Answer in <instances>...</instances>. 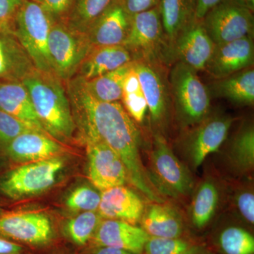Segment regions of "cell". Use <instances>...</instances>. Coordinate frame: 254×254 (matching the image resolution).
Segmentation results:
<instances>
[{
	"label": "cell",
	"mask_w": 254,
	"mask_h": 254,
	"mask_svg": "<svg viewBox=\"0 0 254 254\" xmlns=\"http://www.w3.org/2000/svg\"><path fill=\"white\" fill-rule=\"evenodd\" d=\"M21 82L47 134L63 144L71 141L76 125L64 82L54 73L36 68Z\"/></svg>",
	"instance_id": "2"
},
{
	"label": "cell",
	"mask_w": 254,
	"mask_h": 254,
	"mask_svg": "<svg viewBox=\"0 0 254 254\" xmlns=\"http://www.w3.org/2000/svg\"><path fill=\"white\" fill-rule=\"evenodd\" d=\"M133 63L132 61L118 69L88 81L83 79L87 91L100 101L106 103L121 101L124 83L133 66Z\"/></svg>",
	"instance_id": "29"
},
{
	"label": "cell",
	"mask_w": 254,
	"mask_h": 254,
	"mask_svg": "<svg viewBox=\"0 0 254 254\" xmlns=\"http://www.w3.org/2000/svg\"><path fill=\"white\" fill-rule=\"evenodd\" d=\"M227 161L232 171L247 175L254 167V128L245 123L232 137L227 152Z\"/></svg>",
	"instance_id": "27"
},
{
	"label": "cell",
	"mask_w": 254,
	"mask_h": 254,
	"mask_svg": "<svg viewBox=\"0 0 254 254\" xmlns=\"http://www.w3.org/2000/svg\"><path fill=\"white\" fill-rule=\"evenodd\" d=\"M169 89L181 126H193L208 116L210 95L195 70L177 62L170 71Z\"/></svg>",
	"instance_id": "4"
},
{
	"label": "cell",
	"mask_w": 254,
	"mask_h": 254,
	"mask_svg": "<svg viewBox=\"0 0 254 254\" xmlns=\"http://www.w3.org/2000/svg\"><path fill=\"white\" fill-rule=\"evenodd\" d=\"M101 191L94 187L81 185L75 187L66 195L65 205L73 212L98 211Z\"/></svg>",
	"instance_id": "34"
},
{
	"label": "cell",
	"mask_w": 254,
	"mask_h": 254,
	"mask_svg": "<svg viewBox=\"0 0 254 254\" xmlns=\"http://www.w3.org/2000/svg\"><path fill=\"white\" fill-rule=\"evenodd\" d=\"M193 192L190 221L192 229L200 233L210 226L215 218L220 203L221 191L215 179L205 177Z\"/></svg>",
	"instance_id": "21"
},
{
	"label": "cell",
	"mask_w": 254,
	"mask_h": 254,
	"mask_svg": "<svg viewBox=\"0 0 254 254\" xmlns=\"http://www.w3.org/2000/svg\"><path fill=\"white\" fill-rule=\"evenodd\" d=\"M26 254H41L33 253V252H29V251H28V252H26Z\"/></svg>",
	"instance_id": "45"
},
{
	"label": "cell",
	"mask_w": 254,
	"mask_h": 254,
	"mask_svg": "<svg viewBox=\"0 0 254 254\" xmlns=\"http://www.w3.org/2000/svg\"><path fill=\"white\" fill-rule=\"evenodd\" d=\"M133 68L144 93L152 126L155 133H161L170 116L171 102L169 86L151 63L136 60L133 61Z\"/></svg>",
	"instance_id": "12"
},
{
	"label": "cell",
	"mask_w": 254,
	"mask_h": 254,
	"mask_svg": "<svg viewBox=\"0 0 254 254\" xmlns=\"http://www.w3.org/2000/svg\"><path fill=\"white\" fill-rule=\"evenodd\" d=\"M88 158V176L92 185L102 191L123 186L128 182L125 165L118 155L104 143L84 141Z\"/></svg>",
	"instance_id": "13"
},
{
	"label": "cell",
	"mask_w": 254,
	"mask_h": 254,
	"mask_svg": "<svg viewBox=\"0 0 254 254\" xmlns=\"http://www.w3.org/2000/svg\"><path fill=\"white\" fill-rule=\"evenodd\" d=\"M64 167L63 155L23 164L0 177V192L12 200L41 194L55 185Z\"/></svg>",
	"instance_id": "7"
},
{
	"label": "cell",
	"mask_w": 254,
	"mask_h": 254,
	"mask_svg": "<svg viewBox=\"0 0 254 254\" xmlns=\"http://www.w3.org/2000/svg\"><path fill=\"white\" fill-rule=\"evenodd\" d=\"M0 236L39 254L60 245L52 218L41 210H17L0 213Z\"/></svg>",
	"instance_id": "3"
},
{
	"label": "cell",
	"mask_w": 254,
	"mask_h": 254,
	"mask_svg": "<svg viewBox=\"0 0 254 254\" xmlns=\"http://www.w3.org/2000/svg\"><path fill=\"white\" fill-rule=\"evenodd\" d=\"M205 245L216 254H254L253 234L238 225L220 229Z\"/></svg>",
	"instance_id": "28"
},
{
	"label": "cell",
	"mask_w": 254,
	"mask_h": 254,
	"mask_svg": "<svg viewBox=\"0 0 254 254\" xmlns=\"http://www.w3.org/2000/svg\"><path fill=\"white\" fill-rule=\"evenodd\" d=\"M139 223L140 227L151 237L179 238L193 236L187 230L178 212L163 203H152L145 207Z\"/></svg>",
	"instance_id": "20"
},
{
	"label": "cell",
	"mask_w": 254,
	"mask_h": 254,
	"mask_svg": "<svg viewBox=\"0 0 254 254\" xmlns=\"http://www.w3.org/2000/svg\"><path fill=\"white\" fill-rule=\"evenodd\" d=\"M132 16L119 0H113L86 35L93 47L123 46L129 33Z\"/></svg>",
	"instance_id": "16"
},
{
	"label": "cell",
	"mask_w": 254,
	"mask_h": 254,
	"mask_svg": "<svg viewBox=\"0 0 254 254\" xmlns=\"http://www.w3.org/2000/svg\"><path fill=\"white\" fill-rule=\"evenodd\" d=\"M234 206L241 220L246 225H254V194L252 188H242L237 190L233 199Z\"/></svg>",
	"instance_id": "36"
},
{
	"label": "cell",
	"mask_w": 254,
	"mask_h": 254,
	"mask_svg": "<svg viewBox=\"0 0 254 254\" xmlns=\"http://www.w3.org/2000/svg\"><path fill=\"white\" fill-rule=\"evenodd\" d=\"M237 1H239L241 4L245 5V6L248 7L249 9L254 11V0H237Z\"/></svg>",
	"instance_id": "44"
},
{
	"label": "cell",
	"mask_w": 254,
	"mask_h": 254,
	"mask_svg": "<svg viewBox=\"0 0 254 254\" xmlns=\"http://www.w3.org/2000/svg\"><path fill=\"white\" fill-rule=\"evenodd\" d=\"M204 245V241L194 235L179 238L150 237L142 254H190Z\"/></svg>",
	"instance_id": "33"
},
{
	"label": "cell",
	"mask_w": 254,
	"mask_h": 254,
	"mask_svg": "<svg viewBox=\"0 0 254 254\" xmlns=\"http://www.w3.org/2000/svg\"><path fill=\"white\" fill-rule=\"evenodd\" d=\"M53 23L39 3L23 0L10 31L26 50L36 69L54 73L48 52V38Z\"/></svg>",
	"instance_id": "5"
},
{
	"label": "cell",
	"mask_w": 254,
	"mask_h": 254,
	"mask_svg": "<svg viewBox=\"0 0 254 254\" xmlns=\"http://www.w3.org/2000/svg\"><path fill=\"white\" fill-rule=\"evenodd\" d=\"M133 61L123 46L93 47L82 63L76 76L84 81L93 79Z\"/></svg>",
	"instance_id": "23"
},
{
	"label": "cell",
	"mask_w": 254,
	"mask_h": 254,
	"mask_svg": "<svg viewBox=\"0 0 254 254\" xmlns=\"http://www.w3.org/2000/svg\"><path fill=\"white\" fill-rule=\"evenodd\" d=\"M0 165H1V161H0Z\"/></svg>",
	"instance_id": "48"
},
{
	"label": "cell",
	"mask_w": 254,
	"mask_h": 254,
	"mask_svg": "<svg viewBox=\"0 0 254 254\" xmlns=\"http://www.w3.org/2000/svg\"><path fill=\"white\" fill-rule=\"evenodd\" d=\"M30 1H35V2L39 3L41 4V0H30Z\"/></svg>",
	"instance_id": "46"
},
{
	"label": "cell",
	"mask_w": 254,
	"mask_h": 254,
	"mask_svg": "<svg viewBox=\"0 0 254 254\" xmlns=\"http://www.w3.org/2000/svg\"><path fill=\"white\" fill-rule=\"evenodd\" d=\"M145 208L141 197L123 185L102 190L98 212L103 219L123 220L136 225L141 220Z\"/></svg>",
	"instance_id": "19"
},
{
	"label": "cell",
	"mask_w": 254,
	"mask_h": 254,
	"mask_svg": "<svg viewBox=\"0 0 254 254\" xmlns=\"http://www.w3.org/2000/svg\"><path fill=\"white\" fill-rule=\"evenodd\" d=\"M165 36L158 6L132 16L129 33L123 46L131 53L133 61L150 63Z\"/></svg>",
	"instance_id": "11"
},
{
	"label": "cell",
	"mask_w": 254,
	"mask_h": 254,
	"mask_svg": "<svg viewBox=\"0 0 254 254\" xmlns=\"http://www.w3.org/2000/svg\"><path fill=\"white\" fill-rule=\"evenodd\" d=\"M149 235L134 224L123 220L102 219L89 245L107 246L142 254Z\"/></svg>",
	"instance_id": "18"
},
{
	"label": "cell",
	"mask_w": 254,
	"mask_h": 254,
	"mask_svg": "<svg viewBox=\"0 0 254 254\" xmlns=\"http://www.w3.org/2000/svg\"><path fill=\"white\" fill-rule=\"evenodd\" d=\"M27 252L23 246L0 236V254H26Z\"/></svg>",
	"instance_id": "41"
},
{
	"label": "cell",
	"mask_w": 254,
	"mask_h": 254,
	"mask_svg": "<svg viewBox=\"0 0 254 254\" xmlns=\"http://www.w3.org/2000/svg\"><path fill=\"white\" fill-rule=\"evenodd\" d=\"M130 16L148 11L158 6L160 0H119Z\"/></svg>",
	"instance_id": "39"
},
{
	"label": "cell",
	"mask_w": 254,
	"mask_h": 254,
	"mask_svg": "<svg viewBox=\"0 0 254 254\" xmlns=\"http://www.w3.org/2000/svg\"><path fill=\"white\" fill-rule=\"evenodd\" d=\"M74 254H133L127 251L107 247V246L88 245L78 250Z\"/></svg>",
	"instance_id": "40"
},
{
	"label": "cell",
	"mask_w": 254,
	"mask_h": 254,
	"mask_svg": "<svg viewBox=\"0 0 254 254\" xmlns=\"http://www.w3.org/2000/svg\"><path fill=\"white\" fill-rule=\"evenodd\" d=\"M66 91L76 130L83 141H100L109 146L123 162L132 186L152 203H163L142 161L139 129L123 104L95 99L77 76L66 82Z\"/></svg>",
	"instance_id": "1"
},
{
	"label": "cell",
	"mask_w": 254,
	"mask_h": 254,
	"mask_svg": "<svg viewBox=\"0 0 254 254\" xmlns=\"http://www.w3.org/2000/svg\"><path fill=\"white\" fill-rule=\"evenodd\" d=\"M165 39L170 49L179 35L195 18V0H160L158 5Z\"/></svg>",
	"instance_id": "26"
},
{
	"label": "cell",
	"mask_w": 254,
	"mask_h": 254,
	"mask_svg": "<svg viewBox=\"0 0 254 254\" xmlns=\"http://www.w3.org/2000/svg\"><path fill=\"white\" fill-rule=\"evenodd\" d=\"M190 254H216L214 253L213 251L209 250L208 247H205V245L202 246V247H199L198 250L193 252V253Z\"/></svg>",
	"instance_id": "43"
},
{
	"label": "cell",
	"mask_w": 254,
	"mask_h": 254,
	"mask_svg": "<svg viewBox=\"0 0 254 254\" xmlns=\"http://www.w3.org/2000/svg\"><path fill=\"white\" fill-rule=\"evenodd\" d=\"M234 119L227 115H208L199 123L190 127L182 136L180 146L190 167L199 168L209 155L218 151L226 141Z\"/></svg>",
	"instance_id": "10"
},
{
	"label": "cell",
	"mask_w": 254,
	"mask_h": 254,
	"mask_svg": "<svg viewBox=\"0 0 254 254\" xmlns=\"http://www.w3.org/2000/svg\"><path fill=\"white\" fill-rule=\"evenodd\" d=\"M148 176L160 194L184 198L193 193L194 182L190 170L168 145L163 134L154 133Z\"/></svg>",
	"instance_id": "6"
},
{
	"label": "cell",
	"mask_w": 254,
	"mask_h": 254,
	"mask_svg": "<svg viewBox=\"0 0 254 254\" xmlns=\"http://www.w3.org/2000/svg\"><path fill=\"white\" fill-rule=\"evenodd\" d=\"M102 219L98 211L82 212L64 222L60 233L68 242L81 250L91 243Z\"/></svg>",
	"instance_id": "30"
},
{
	"label": "cell",
	"mask_w": 254,
	"mask_h": 254,
	"mask_svg": "<svg viewBox=\"0 0 254 254\" xmlns=\"http://www.w3.org/2000/svg\"><path fill=\"white\" fill-rule=\"evenodd\" d=\"M215 47L201 21L195 18L177 37L171 51L180 63L195 71H204Z\"/></svg>",
	"instance_id": "14"
},
{
	"label": "cell",
	"mask_w": 254,
	"mask_h": 254,
	"mask_svg": "<svg viewBox=\"0 0 254 254\" xmlns=\"http://www.w3.org/2000/svg\"><path fill=\"white\" fill-rule=\"evenodd\" d=\"M208 88L210 97L222 98L240 105L254 103V70L246 68L227 77L215 79Z\"/></svg>",
	"instance_id": "25"
},
{
	"label": "cell",
	"mask_w": 254,
	"mask_h": 254,
	"mask_svg": "<svg viewBox=\"0 0 254 254\" xmlns=\"http://www.w3.org/2000/svg\"><path fill=\"white\" fill-rule=\"evenodd\" d=\"M73 1L74 0H41L40 4L54 22H64L72 7Z\"/></svg>",
	"instance_id": "37"
},
{
	"label": "cell",
	"mask_w": 254,
	"mask_h": 254,
	"mask_svg": "<svg viewBox=\"0 0 254 254\" xmlns=\"http://www.w3.org/2000/svg\"><path fill=\"white\" fill-rule=\"evenodd\" d=\"M22 3L23 0H0V27L2 31H10Z\"/></svg>",
	"instance_id": "38"
},
{
	"label": "cell",
	"mask_w": 254,
	"mask_h": 254,
	"mask_svg": "<svg viewBox=\"0 0 254 254\" xmlns=\"http://www.w3.org/2000/svg\"><path fill=\"white\" fill-rule=\"evenodd\" d=\"M122 103L127 113L136 123H143L148 111L146 100L141 83L133 66L124 83Z\"/></svg>",
	"instance_id": "32"
},
{
	"label": "cell",
	"mask_w": 254,
	"mask_h": 254,
	"mask_svg": "<svg viewBox=\"0 0 254 254\" xmlns=\"http://www.w3.org/2000/svg\"><path fill=\"white\" fill-rule=\"evenodd\" d=\"M112 1L113 0H74L64 22L73 31L86 34Z\"/></svg>",
	"instance_id": "31"
},
{
	"label": "cell",
	"mask_w": 254,
	"mask_h": 254,
	"mask_svg": "<svg viewBox=\"0 0 254 254\" xmlns=\"http://www.w3.org/2000/svg\"><path fill=\"white\" fill-rule=\"evenodd\" d=\"M93 46L83 33L71 29L63 21L54 22L48 38V52L53 73L63 82L77 74Z\"/></svg>",
	"instance_id": "8"
},
{
	"label": "cell",
	"mask_w": 254,
	"mask_h": 254,
	"mask_svg": "<svg viewBox=\"0 0 254 254\" xmlns=\"http://www.w3.org/2000/svg\"><path fill=\"white\" fill-rule=\"evenodd\" d=\"M254 11L237 0H223L209 10L202 24L215 45L254 37Z\"/></svg>",
	"instance_id": "9"
},
{
	"label": "cell",
	"mask_w": 254,
	"mask_h": 254,
	"mask_svg": "<svg viewBox=\"0 0 254 254\" xmlns=\"http://www.w3.org/2000/svg\"><path fill=\"white\" fill-rule=\"evenodd\" d=\"M35 68L11 32H0V80L22 81Z\"/></svg>",
	"instance_id": "24"
},
{
	"label": "cell",
	"mask_w": 254,
	"mask_h": 254,
	"mask_svg": "<svg viewBox=\"0 0 254 254\" xmlns=\"http://www.w3.org/2000/svg\"><path fill=\"white\" fill-rule=\"evenodd\" d=\"M0 110L27 124L37 131L47 134L33 108L29 93L22 82L0 80Z\"/></svg>",
	"instance_id": "22"
},
{
	"label": "cell",
	"mask_w": 254,
	"mask_h": 254,
	"mask_svg": "<svg viewBox=\"0 0 254 254\" xmlns=\"http://www.w3.org/2000/svg\"><path fill=\"white\" fill-rule=\"evenodd\" d=\"M1 31H2V30H1V27H0V32H1Z\"/></svg>",
	"instance_id": "47"
},
{
	"label": "cell",
	"mask_w": 254,
	"mask_h": 254,
	"mask_svg": "<svg viewBox=\"0 0 254 254\" xmlns=\"http://www.w3.org/2000/svg\"><path fill=\"white\" fill-rule=\"evenodd\" d=\"M11 161L25 164L61 156L65 152L63 143L38 131L21 133L3 148Z\"/></svg>",
	"instance_id": "17"
},
{
	"label": "cell",
	"mask_w": 254,
	"mask_h": 254,
	"mask_svg": "<svg viewBox=\"0 0 254 254\" xmlns=\"http://www.w3.org/2000/svg\"><path fill=\"white\" fill-rule=\"evenodd\" d=\"M195 16L197 20H201L204 17L205 14L215 6V5L221 2L223 0H195Z\"/></svg>",
	"instance_id": "42"
},
{
	"label": "cell",
	"mask_w": 254,
	"mask_h": 254,
	"mask_svg": "<svg viewBox=\"0 0 254 254\" xmlns=\"http://www.w3.org/2000/svg\"><path fill=\"white\" fill-rule=\"evenodd\" d=\"M254 37L215 45L204 71L215 79L227 77L254 66Z\"/></svg>",
	"instance_id": "15"
},
{
	"label": "cell",
	"mask_w": 254,
	"mask_h": 254,
	"mask_svg": "<svg viewBox=\"0 0 254 254\" xmlns=\"http://www.w3.org/2000/svg\"><path fill=\"white\" fill-rule=\"evenodd\" d=\"M32 131L37 130L12 115L0 110V147L2 149L21 133Z\"/></svg>",
	"instance_id": "35"
}]
</instances>
